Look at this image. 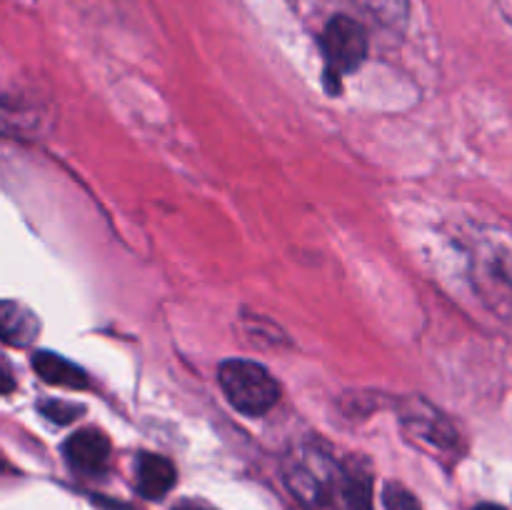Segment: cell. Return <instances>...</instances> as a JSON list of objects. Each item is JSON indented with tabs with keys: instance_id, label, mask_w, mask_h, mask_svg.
Segmentation results:
<instances>
[{
	"instance_id": "cell-6",
	"label": "cell",
	"mask_w": 512,
	"mask_h": 510,
	"mask_svg": "<svg viewBox=\"0 0 512 510\" xmlns=\"http://www.w3.org/2000/svg\"><path fill=\"white\" fill-rule=\"evenodd\" d=\"M178 473L168 458L155 453H140L135 460V485L148 500H160L173 490Z\"/></svg>"
},
{
	"instance_id": "cell-7",
	"label": "cell",
	"mask_w": 512,
	"mask_h": 510,
	"mask_svg": "<svg viewBox=\"0 0 512 510\" xmlns=\"http://www.w3.org/2000/svg\"><path fill=\"white\" fill-rule=\"evenodd\" d=\"M40 333V320L18 300H0V340L13 348H28Z\"/></svg>"
},
{
	"instance_id": "cell-15",
	"label": "cell",
	"mask_w": 512,
	"mask_h": 510,
	"mask_svg": "<svg viewBox=\"0 0 512 510\" xmlns=\"http://www.w3.org/2000/svg\"><path fill=\"white\" fill-rule=\"evenodd\" d=\"M475 510H505V508H500V505L485 503V505H478V508H475Z\"/></svg>"
},
{
	"instance_id": "cell-16",
	"label": "cell",
	"mask_w": 512,
	"mask_h": 510,
	"mask_svg": "<svg viewBox=\"0 0 512 510\" xmlns=\"http://www.w3.org/2000/svg\"><path fill=\"white\" fill-rule=\"evenodd\" d=\"M3 470H8V463H5V458L0 455V473H3Z\"/></svg>"
},
{
	"instance_id": "cell-2",
	"label": "cell",
	"mask_w": 512,
	"mask_h": 510,
	"mask_svg": "<svg viewBox=\"0 0 512 510\" xmlns=\"http://www.w3.org/2000/svg\"><path fill=\"white\" fill-rule=\"evenodd\" d=\"M218 383L228 403L248 418H260L280 400L278 380L253 360H225L218 368Z\"/></svg>"
},
{
	"instance_id": "cell-5",
	"label": "cell",
	"mask_w": 512,
	"mask_h": 510,
	"mask_svg": "<svg viewBox=\"0 0 512 510\" xmlns=\"http://www.w3.org/2000/svg\"><path fill=\"white\" fill-rule=\"evenodd\" d=\"M63 455L75 473L98 475L110 460V440L103 430L83 428L65 440Z\"/></svg>"
},
{
	"instance_id": "cell-11",
	"label": "cell",
	"mask_w": 512,
	"mask_h": 510,
	"mask_svg": "<svg viewBox=\"0 0 512 510\" xmlns=\"http://www.w3.org/2000/svg\"><path fill=\"white\" fill-rule=\"evenodd\" d=\"M383 508L385 510H423L420 500L410 493L405 485L388 483L383 488Z\"/></svg>"
},
{
	"instance_id": "cell-4",
	"label": "cell",
	"mask_w": 512,
	"mask_h": 510,
	"mask_svg": "<svg viewBox=\"0 0 512 510\" xmlns=\"http://www.w3.org/2000/svg\"><path fill=\"white\" fill-rule=\"evenodd\" d=\"M400 425L423 448L433 453H455L460 443V435L448 415L440 413L435 405L423 398H410L400 403Z\"/></svg>"
},
{
	"instance_id": "cell-1",
	"label": "cell",
	"mask_w": 512,
	"mask_h": 510,
	"mask_svg": "<svg viewBox=\"0 0 512 510\" xmlns=\"http://www.w3.org/2000/svg\"><path fill=\"white\" fill-rule=\"evenodd\" d=\"M283 480L293 498L308 510L345 508V463H338L323 445L303 443L283 460Z\"/></svg>"
},
{
	"instance_id": "cell-13",
	"label": "cell",
	"mask_w": 512,
	"mask_h": 510,
	"mask_svg": "<svg viewBox=\"0 0 512 510\" xmlns=\"http://www.w3.org/2000/svg\"><path fill=\"white\" fill-rule=\"evenodd\" d=\"M13 390H15L13 375H10V370L0 363V395H8L13 393Z\"/></svg>"
},
{
	"instance_id": "cell-8",
	"label": "cell",
	"mask_w": 512,
	"mask_h": 510,
	"mask_svg": "<svg viewBox=\"0 0 512 510\" xmlns=\"http://www.w3.org/2000/svg\"><path fill=\"white\" fill-rule=\"evenodd\" d=\"M33 370L40 375V380L50 385H60V388L80 390L88 385V375H85L83 368L70 363L63 355L50 353V350H40V353L33 355Z\"/></svg>"
},
{
	"instance_id": "cell-3",
	"label": "cell",
	"mask_w": 512,
	"mask_h": 510,
	"mask_svg": "<svg viewBox=\"0 0 512 510\" xmlns=\"http://www.w3.org/2000/svg\"><path fill=\"white\" fill-rule=\"evenodd\" d=\"M320 45L325 55V80L335 93L340 90V78L355 73L368 58V33L355 18L335 15L325 25Z\"/></svg>"
},
{
	"instance_id": "cell-14",
	"label": "cell",
	"mask_w": 512,
	"mask_h": 510,
	"mask_svg": "<svg viewBox=\"0 0 512 510\" xmlns=\"http://www.w3.org/2000/svg\"><path fill=\"white\" fill-rule=\"evenodd\" d=\"M173 510H213V508H208L205 503H195V500H183V503L175 505Z\"/></svg>"
},
{
	"instance_id": "cell-12",
	"label": "cell",
	"mask_w": 512,
	"mask_h": 510,
	"mask_svg": "<svg viewBox=\"0 0 512 510\" xmlns=\"http://www.w3.org/2000/svg\"><path fill=\"white\" fill-rule=\"evenodd\" d=\"M40 413L48 420H53V423L65 425L73 423V420L83 413V408L73 403H65V400H45V403H40Z\"/></svg>"
},
{
	"instance_id": "cell-10",
	"label": "cell",
	"mask_w": 512,
	"mask_h": 510,
	"mask_svg": "<svg viewBox=\"0 0 512 510\" xmlns=\"http://www.w3.org/2000/svg\"><path fill=\"white\" fill-rule=\"evenodd\" d=\"M360 8L388 28H398L408 15V0H355Z\"/></svg>"
},
{
	"instance_id": "cell-9",
	"label": "cell",
	"mask_w": 512,
	"mask_h": 510,
	"mask_svg": "<svg viewBox=\"0 0 512 510\" xmlns=\"http://www.w3.org/2000/svg\"><path fill=\"white\" fill-rule=\"evenodd\" d=\"M345 508L348 510H375L373 495V473L363 460H348L345 463Z\"/></svg>"
}]
</instances>
